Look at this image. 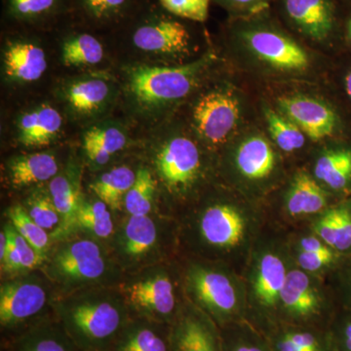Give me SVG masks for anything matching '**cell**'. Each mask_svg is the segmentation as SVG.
<instances>
[{
  "label": "cell",
  "instance_id": "cell-4",
  "mask_svg": "<svg viewBox=\"0 0 351 351\" xmlns=\"http://www.w3.org/2000/svg\"><path fill=\"white\" fill-rule=\"evenodd\" d=\"M208 62L209 58L205 57L181 66H133L128 71L129 90L145 107L179 100L191 92Z\"/></svg>",
  "mask_w": 351,
  "mask_h": 351
},
{
  "label": "cell",
  "instance_id": "cell-3",
  "mask_svg": "<svg viewBox=\"0 0 351 351\" xmlns=\"http://www.w3.org/2000/svg\"><path fill=\"white\" fill-rule=\"evenodd\" d=\"M291 265L278 247L262 246L254 252L245 282L248 321L260 331L278 323L281 295Z\"/></svg>",
  "mask_w": 351,
  "mask_h": 351
},
{
  "label": "cell",
  "instance_id": "cell-38",
  "mask_svg": "<svg viewBox=\"0 0 351 351\" xmlns=\"http://www.w3.org/2000/svg\"><path fill=\"white\" fill-rule=\"evenodd\" d=\"M156 182L147 168L137 172L136 181L124 198L126 211L130 216H147L151 212Z\"/></svg>",
  "mask_w": 351,
  "mask_h": 351
},
{
  "label": "cell",
  "instance_id": "cell-39",
  "mask_svg": "<svg viewBox=\"0 0 351 351\" xmlns=\"http://www.w3.org/2000/svg\"><path fill=\"white\" fill-rule=\"evenodd\" d=\"M8 216L16 230L43 258H45L46 252L49 246V237H48L46 230H43L29 217L27 210L22 205H15V206L11 207L8 210Z\"/></svg>",
  "mask_w": 351,
  "mask_h": 351
},
{
  "label": "cell",
  "instance_id": "cell-34",
  "mask_svg": "<svg viewBox=\"0 0 351 351\" xmlns=\"http://www.w3.org/2000/svg\"><path fill=\"white\" fill-rule=\"evenodd\" d=\"M110 88L101 80H80L71 84L68 89V100L76 112H96L106 103Z\"/></svg>",
  "mask_w": 351,
  "mask_h": 351
},
{
  "label": "cell",
  "instance_id": "cell-31",
  "mask_svg": "<svg viewBox=\"0 0 351 351\" xmlns=\"http://www.w3.org/2000/svg\"><path fill=\"white\" fill-rule=\"evenodd\" d=\"M8 235V251L1 262L2 270L10 274L29 271L43 263V257L16 230L12 223L6 225Z\"/></svg>",
  "mask_w": 351,
  "mask_h": 351
},
{
  "label": "cell",
  "instance_id": "cell-6",
  "mask_svg": "<svg viewBox=\"0 0 351 351\" xmlns=\"http://www.w3.org/2000/svg\"><path fill=\"white\" fill-rule=\"evenodd\" d=\"M255 218L232 203H218L201 215L198 228L205 243L226 253L243 250L250 242Z\"/></svg>",
  "mask_w": 351,
  "mask_h": 351
},
{
  "label": "cell",
  "instance_id": "cell-24",
  "mask_svg": "<svg viewBox=\"0 0 351 351\" xmlns=\"http://www.w3.org/2000/svg\"><path fill=\"white\" fill-rule=\"evenodd\" d=\"M314 177L334 191L351 189V147H337L323 152L314 165Z\"/></svg>",
  "mask_w": 351,
  "mask_h": 351
},
{
  "label": "cell",
  "instance_id": "cell-48",
  "mask_svg": "<svg viewBox=\"0 0 351 351\" xmlns=\"http://www.w3.org/2000/svg\"><path fill=\"white\" fill-rule=\"evenodd\" d=\"M8 235L5 232V230H2L0 233V261H3L5 258L7 251H8Z\"/></svg>",
  "mask_w": 351,
  "mask_h": 351
},
{
  "label": "cell",
  "instance_id": "cell-28",
  "mask_svg": "<svg viewBox=\"0 0 351 351\" xmlns=\"http://www.w3.org/2000/svg\"><path fill=\"white\" fill-rule=\"evenodd\" d=\"M126 145L123 132L115 127H94L84 134L83 147L94 163H107L112 154L121 151Z\"/></svg>",
  "mask_w": 351,
  "mask_h": 351
},
{
  "label": "cell",
  "instance_id": "cell-5",
  "mask_svg": "<svg viewBox=\"0 0 351 351\" xmlns=\"http://www.w3.org/2000/svg\"><path fill=\"white\" fill-rule=\"evenodd\" d=\"M329 302L317 276L295 265L290 267L281 295L278 323L321 326L329 313ZM277 324V323H276Z\"/></svg>",
  "mask_w": 351,
  "mask_h": 351
},
{
  "label": "cell",
  "instance_id": "cell-11",
  "mask_svg": "<svg viewBox=\"0 0 351 351\" xmlns=\"http://www.w3.org/2000/svg\"><path fill=\"white\" fill-rule=\"evenodd\" d=\"M58 278L68 283H88L105 274L107 263L101 247L92 240L71 242L57 252L52 263Z\"/></svg>",
  "mask_w": 351,
  "mask_h": 351
},
{
  "label": "cell",
  "instance_id": "cell-41",
  "mask_svg": "<svg viewBox=\"0 0 351 351\" xmlns=\"http://www.w3.org/2000/svg\"><path fill=\"white\" fill-rule=\"evenodd\" d=\"M295 265L307 274L317 276L336 270L345 260V257L337 251L329 253H306L295 251Z\"/></svg>",
  "mask_w": 351,
  "mask_h": 351
},
{
  "label": "cell",
  "instance_id": "cell-18",
  "mask_svg": "<svg viewBox=\"0 0 351 351\" xmlns=\"http://www.w3.org/2000/svg\"><path fill=\"white\" fill-rule=\"evenodd\" d=\"M311 232L343 257H351V198L317 215Z\"/></svg>",
  "mask_w": 351,
  "mask_h": 351
},
{
  "label": "cell",
  "instance_id": "cell-50",
  "mask_svg": "<svg viewBox=\"0 0 351 351\" xmlns=\"http://www.w3.org/2000/svg\"><path fill=\"white\" fill-rule=\"evenodd\" d=\"M348 36H350V38L351 39V19L350 20V22H348Z\"/></svg>",
  "mask_w": 351,
  "mask_h": 351
},
{
  "label": "cell",
  "instance_id": "cell-9",
  "mask_svg": "<svg viewBox=\"0 0 351 351\" xmlns=\"http://www.w3.org/2000/svg\"><path fill=\"white\" fill-rule=\"evenodd\" d=\"M47 302L45 288L36 279H21L0 288V324L3 329H19L38 316Z\"/></svg>",
  "mask_w": 351,
  "mask_h": 351
},
{
  "label": "cell",
  "instance_id": "cell-20",
  "mask_svg": "<svg viewBox=\"0 0 351 351\" xmlns=\"http://www.w3.org/2000/svg\"><path fill=\"white\" fill-rule=\"evenodd\" d=\"M47 69L45 51L32 41H12L4 54L6 75L15 82H32L39 80Z\"/></svg>",
  "mask_w": 351,
  "mask_h": 351
},
{
  "label": "cell",
  "instance_id": "cell-33",
  "mask_svg": "<svg viewBox=\"0 0 351 351\" xmlns=\"http://www.w3.org/2000/svg\"><path fill=\"white\" fill-rule=\"evenodd\" d=\"M223 351H272L269 341L248 320L223 328Z\"/></svg>",
  "mask_w": 351,
  "mask_h": 351
},
{
  "label": "cell",
  "instance_id": "cell-23",
  "mask_svg": "<svg viewBox=\"0 0 351 351\" xmlns=\"http://www.w3.org/2000/svg\"><path fill=\"white\" fill-rule=\"evenodd\" d=\"M63 124L61 114L51 106L43 105L25 113L18 123L19 141L27 147L49 144Z\"/></svg>",
  "mask_w": 351,
  "mask_h": 351
},
{
  "label": "cell",
  "instance_id": "cell-26",
  "mask_svg": "<svg viewBox=\"0 0 351 351\" xmlns=\"http://www.w3.org/2000/svg\"><path fill=\"white\" fill-rule=\"evenodd\" d=\"M57 173L56 158L49 152L16 157L9 164L11 182L16 186L46 182L56 177Z\"/></svg>",
  "mask_w": 351,
  "mask_h": 351
},
{
  "label": "cell",
  "instance_id": "cell-27",
  "mask_svg": "<svg viewBox=\"0 0 351 351\" xmlns=\"http://www.w3.org/2000/svg\"><path fill=\"white\" fill-rule=\"evenodd\" d=\"M134 171L126 166L113 168L90 186L92 191L112 210H119L136 181Z\"/></svg>",
  "mask_w": 351,
  "mask_h": 351
},
{
  "label": "cell",
  "instance_id": "cell-42",
  "mask_svg": "<svg viewBox=\"0 0 351 351\" xmlns=\"http://www.w3.org/2000/svg\"><path fill=\"white\" fill-rule=\"evenodd\" d=\"M164 10L178 18L203 23L209 15L210 0H158Z\"/></svg>",
  "mask_w": 351,
  "mask_h": 351
},
{
  "label": "cell",
  "instance_id": "cell-30",
  "mask_svg": "<svg viewBox=\"0 0 351 351\" xmlns=\"http://www.w3.org/2000/svg\"><path fill=\"white\" fill-rule=\"evenodd\" d=\"M62 52L66 66H91L100 63L103 59L104 46L94 34L76 32L64 39Z\"/></svg>",
  "mask_w": 351,
  "mask_h": 351
},
{
  "label": "cell",
  "instance_id": "cell-17",
  "mask_svg": "<svg viewBox=\"0 0 351 351\" xmlns=\"http://www.w3.org/2000/svg\"><path fill=\"white\" fill-rule=\"evenodd\" d=\"M284 9L295 27L314 40H324L334 29L331 0H284Z\"/></svg>",
  "mask_w": 351,
  "mask_h": 351
},
{
  "label": "cell",
  "instance_id": "cell-46",
  "mask_svg": "<svg viewBox=\"0 0 351 351\" xmlns=\"http://www.w3.org/2000/svg\"><path fill=\"white\" fill-rule=\"evenodd\" d=\"M295 251L321 254L336 250L330 247L326 242L323 241L315 233L311 232L309 234L302 235L295 242Z\"/></svg>",
  "mask_w": 351,
  "mask_h": 351
},
{
  "label": "cell",
  "instance_id": "cell-12",
  "mask_svg": "<svg viewBox=\"0 0 351 351\" xmlns=\"http://www.w3.org/2000/svg\"><path fill=\"white\" fill-rule=\"evenodd\" d=\"M239 119V100L230 92L213 91L204 95L193 110L198 133L212 144L225 142Z\"/></svg>",
  "mask_w": 351,
  "mask_h": 351
},
{
  "label": "cell",
  "instance_id": "cell-21",
  "mask_svg": "<svg viewBox=\"0 0 351 351\" xmlns=\"http://www.w3.org/2000/svg\"><path fill=\"white\" fill-rule=\"evenodd\" d=\"M112 351H172L170 325L131 319Z\"/></svg>",
  "mask_w": 351,
  "mask_h": 351
},
{
  "label": "cell",
  "instance_id": "cell-8",
  "mask_svg": "<svg viewBox=\"0 0 351 351\" xmlns=\"http://www.w3.org/2000/svg\"><path fill=\"white\" fill-rule=\"evenodd\" d=\"M131 41L137 49L156 54H179L189 50L188 27L160 11L144 14L134 25Z\"/></svg>",
  "mask_w": 351,
  "mask_h": 351
},
{
  "label": "cell",
  "instance_id": "cell-29",
  "mask_svg": "<svg viewBox=\"0 0 351 351\" xmlns=\"http://www.w3.org/2000/svg\"><path fill=\"white\" fill-rule=\"evenodd\" d=\"M49 191L53 203L62 219L61 226L55 232L56 237H59L73 230L82 199L75 184L64 176L55 177L50 182Z\"/></svg>",
  "mask_w": 351,
  "mask_h": 351
},
{
  "label": "cell",
  "instance_id": "cell-14",
  "mask_svg": "<svg viewBox=\"0 0 351 351\" xmlns=\"http://www.w3.org/2000/svg\"><path fill=\"white\" fill-rule=\"evenodd\" d=\"M279 110L314 142L330 137L337 126V115L329 106L311 97L295 95L278 99Z\"/></svg>",
  "mask_w": 351,
  "mask_h": 351
},
{
  "label": "cell",
  "instance_id": "cell-40",
  "mask_svg": "<svg viewBox=\"0 0 351 351\" xmlns=\"http://www.w3.org/2000/svg\"><path fill=\"white\" fill-rule=\"evenodd\" d=\"M80 10L96 24L123 19L130 11L132 0H76Z\"/></svg>",
  "mask_w": 351,
  "mask_h": 351
},
{
  "label": "cell",
  "instance_id": "cell-19",
  "mask_svg": "<svg viewBox=\"0 0 351 351\" xmlns=\"http://www.w3.org/2000/svg\"><path fill=\"white\" fill-rule=\"evenodd\" d=\"M330 193L322 184L304 172L293 178L285 196V209L292 218L319 215L329 207Z\"/></svg>",
  "mask_w": 351,
  "mask_h": 351
},
{
  "label": "cell",
  "instance_id": "cell-2",
  "mask_svg": "<svg viewBox=\"0 0 351 351\" xmlns=\"http://www.w3.org/2000/svg\"><path fill=\"white\" fill-rule=\"evenodd\" d=\"M191 300L221 329L248 320L245 283L228 270L193 265L186 274Z\"/></svg>",
  "mask_w": 351,
  "mask_h": 351
},
{
  "label": "cell",
  "instance_id": "cell-37",
  "mask_svg": "<svg viewBox=\"0 0 351 351\" xmlns=\"http://www.w3.org/2000/svg\"><path fill=\"white\" fill-rule=\"evenodd\" d=\"M265 119L272 140L285 152L299 151L306 143V135L287 117L274 110H265Z\"/></svg>",
  "mask_w": 351,
  "mask_h": 351
},
{
  "label": "cell",
  "instance_id": "cell-47",
  "mask_svg": "<svg viewBox=\"0 0 351 351\" xmlns=\"http://www.w3.org/2000/svg\"><path fill=\"white\" fill-rule=\"evenodd\" d=\"M223 5L232 7V8H255L263 4L265 0H218Z\"/></svg>",
  "mask_w": 351,
  "mask_h": 351
},
{
  "label": "cell",
  "instance_id": "cell-15",
  "mask_svg": "<svg viewBox=\"0 0 351 351\" xmlns=\"http://www.w3.org/2000/svg\"><path fill=\"white\" fill-rule=\"evenodd\" d=\"M156 166L168 186L186 188L195 182L199 172V152L193 141L176 137L163 145L156 157Z\"/></svg>",
  "mask_w": 351,
  "mask_h": 351
},
{
  "label": "cell",
  "instance_id": "cell-32",
  "mask_svg": "<svg viewBox=\"0 0 351 351\" xmlns=\"http://www.w3.org/2000/svg\"><path fill=\"white\" fill-rule=\"evenodd\" d=\"M156 223L147 216H130L124 230L123 249L131 257H141L156 244Z\"/></svg>",
  "mask_w": 351,
  "mask_h": 351
},
{
  "label": "cell",
  "instance_id": "cell-7",
  "mask_svg": "<svg viewBox=\"0 0 351 351\" xmlns=\"http://www.w3.org/2000/svg\"><path fill=\"white\" fill-rule=\"evenodd\" d=\"M124 295L138 318L151 322L171 325L180 311L174 286L167 274H157L136 281L126 286Z\"/></svg>",
  "mask_w": 351,
  "mask_h": 351
},
{
  "label": "cell",
  "instance_id": "cell-35",
  "mask_svg": "<svg viewBox=\"0 0 351 351\" xmlns=\"http://www.w3.org/2000/svg\"><path fill=\"white\" fill-rule=\"evenodd\" d=\"M75 228L87 230L100 239L110 237L113 232V223L108 205L100 199L93 202L82 200L76 214Z\"/></svg>",
  "mask_w": 351,
  "mask_h": 351
},
{
  "label": "cell",
  "instance_id": "cell-22",
  "mask_svg": "<svg viewBox=\"0 0 351 351\" xmlns=\"http://www.w3.org/2000/svg\"><path fill=\"white\" fill-rule=\"evenodd\" d=\"M276 165V152L269 141L261 136L246 138L235 152L237 171L250 181L267 179L274 172Z\"/></svg>",
  "mask_w": 351,
  "mask_h": 351
},
{
  "label": "cell",
  "instance_id": "cell-44",
  "mask_svg": "<svg viewBox=\"0 0 351 351\" xmlns=\"http://www.w3.org/2000/svg\"><path fill=\"white\" fill-rule=\"evenodd\" d=\"M327 328L336 351H351V311L341 307L332 316Z\"/></svg>",
  "mask_w": 351,
  "mask_h": 351
},
{
  "label": "cell",
  "instance_id": "cell-10",
  "mask_svg": "<svg viewBox=\"0 0 351 351\" xmlns=\"http://www.w3.org/2000/svg\"><path fill=\"white\" fill-rule=\"evenodd\" d=\"M170 341L172 351H223L221 328L197 306L180 309Z\"/></svg>",
  "mask_w": 351,
  "mask_h": 351
},
{
  "label": "cell",
  "instance_id": "cell-13",
  "mask_svg": "<svg viewBox=\"0 0 351 351\" xmlns=\"http://www.w3.org/2000/svg\"><path fill=\"white\" fill-rule=\"evenodd\" d=\"M249 49L263 62L280 71H304L309 60L306 51L293 39L270 29H250L242 32Z\"/></svg>",
  "mask_w": 351,
  "mask_h": 351
},
{
  "label": "cell",
  "instance_id": "cell-49",
  "mask_svg": "<svg viewBox=\"0 0 351 351\" xmlns=\"http://www.w3.org/2000/svg\"><path fill=\"white\" fill-rule=\"evenodd\" d=\"M345 84L346 93H348L351 100V71L346 76Z\"/></svg>",
  "mask_w": 351,
  "mask_h": 351
},
{
  "label": "cell",
  "instance_id": "cell-45",
  "mask_svg": "<svg viewBox=\"0 0 351 351\" xmlns=\"http://www.w3.org/2000/svg\"><path fill=\"white\" fill-rule=\"evenodd\" d=\"M338 294L343 308L351 311V257L345 258L338 269Z\"/></svg>",
  "mask_w": 351,
  "mask_h": 351
},
{
  "label": "cell",
  "instance_id": "cell-16",
  "mask_svg": "<svg viewBox=\"0 0 351 351\" xmlns=\"http://www.w3.org/2000/svg\"><path fill=\"white\" fill-rule=\"evenodd\" d=\"M262 332L272 351H336L327 327L280 322Z\"/></svg>",
  "mask_w": 351,
  "mask_h": 351
},
{
  "label": "cell",
  "instance_id": "cell-36",
  "mask_svg": "<svg viewBox=\"0 0 351 351\" xmlns=\"http://www.w3.org/2000/svg\"><path fill=\"white\" fill-rule=\"evenodd\" d=\"M66 0H7V13L12 19L36 23L61 12Z\"/></svg>",
  "mask_w": 351,
  "mask_h": 351
},
{
  "label": "cell",
  "instance_id": "cell-43",
  "mask_svg": "<svg viewBox=\"0 0 351 351\" xmlns=\"http://www.w3.org/2000/svg\"><path fill=\"white\" fill-rule=\"evenodd\" d=\"M25 210L29 217L43 230H52L57 226H59V228L61 226V216L57 211L51 196H34L29 200V208H25Z\"/></svg>",
  "mask_w": 351,
  "mask_h": 351
},
{
  "label": "cell",
  "instance_id": "cell-25",
  "mask_svg": "<svg viewBox=\"0 0 351 351\" xmlns=\"http://www.w3.org/2000/svg\"><path fill=\"white\" fill-rule=\"evenodd\" d=\"M59 322V321H58ZM12 351H80L61 323H40L20 335Z\"/></svg>",
  "mask_w": 351,
  "mask_h": 351
},
{
  "label": "cell",
  "instance_id": "cell-1",
  "mask_svg": "<svg viewBox=\"0 0 351 351\" xmlns=\"http://www.w3.org/2000/svg\"><path fill=\"white\" fill-rule=\"evenodd\" d=\"M58 320L80 351H112L130 316L119 300L85 295L58 304Z\"/></svg>",
  "mask_w": 351,
  "mask_h": 351
}]
</instances>
